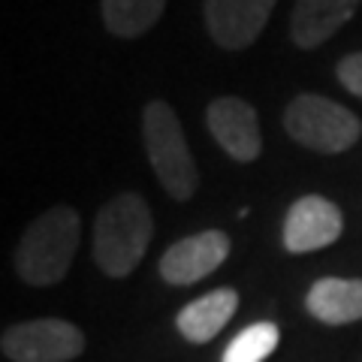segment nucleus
Returning a JSON list of instances; mask_svg holds the SVG:
<instances>
[{
    "label": "nucleus",
    "instance_id": "nucleus-12",
    "mask_svg": "<svg viewBox=\"0 0 362 362\" xmlns=\"http://www.w3.org/2000/svg\"><path fill=\"white\" fill-rule=\"evenodd\" d=\"M235 308H239V293L233 287H218L185 305L175 317V326L190 344H206L233 320Z\"/></svg>",
    "mask_w": 362,
    "mask_h": 362
},
{
    "label": "nucleus",
    "instance_id": "nucleus-6",
    "mask_svg": "<svg viewBox=\"0 0 362 362\" xmlns=\"http://www.w3.org/2000/svg\"><path fill=\"white\" fill-rule=\"evenodd\" d=\"M226 257H230V235L223 230H206L169 245L157 269H160V278L166 284L190 287L209 278L211 272H218Z\"/></svg>",
    "mask_w": 362,
    "mask_h": 362
},
{
    "label": "nucleus",
    "instance_id": "nucleus-15",
    "mask_svg": "<svg viewBox=\"0 0 362 362\" xmlns=\"http://www.w3.org/2000/svg\"><path fill=\"white\" fill-rule=\"evenodd\" d=\"M335 76L350 94L362 97V52H354V54H344L341 61L335 66Z\"/></svg>",
    "mask_w": 362,
    "mask_h": 362
},
{
    "label": "nucleus",
    "instance_id": "nucleus-3",
    "mask_svg": "<svg viewBox=\"0 0 362 362\" xmlns=\"http://www.w3.org/2000/svg\"><path fill=\"white\" fill-rule=\"evenodd\" d=\"M142 139H145V151L157 181L163 185V190L173 199L185 202L197 194L199 185V173L194 163V154L187 148L185 130L181 121L173 112V106L163 100H151L142 112Z\"/></svg>",
    "mask_w": 362,
    "mask_h": 362
},
{
    "label": "nucleus",
    "instance_id": "nucleus-4",
    "mask_svg": "<svg viewBox=\"0 0 362 362\" xmlns=\"http://www.w3.org/2000/svg\"><path fill=\"white\" fill-rule=\"evenodd\" d=\"M287 133L317 154H341L362 136L359 118L347 106L320 94H299L284 112Z\"/></svg>",
    "mask_w": 362,
    "mask_h": 362
},
{
    "label": "nucleus",
    "instance_id": "nucleus-13",
    "mask_svg": "<svg viewBox=\"0 0 362 362\" xmlns=\"http://www.w3.org/2000/svg\"><path fill=\"white\" fill-rule=\"evenodd\" d=\"M166 0H100L103 25L112 37L136 40L160 21Z\"/></svg>",
    "mask_w": 362,
    "mask_h": 362
},
{
    "label": "nucleus",
    "instance_id": "nucleus-2",
    "mask_svg": "<svg viewBox=\"0 0 362 362\" xmlns=\"http://www.w3.org/2000/svg\"><path fill=\"white\" fill-rule=\"evenodd\" d=\"M82 239V221L73 206H54L33 221L16 247V272L30 287H49L70 272Z\"/></svg>",
    "mask_w": 362,
    "mask_h": 362
},
{
    "label": "nucleus",
    "instance_id": "nucleus-10",
    "mask_svg": "<svg viewBox=\"0 0 362 362\" xmlns=\"http://www.w3.org/2000/svg\"><path fill=\"white\" fill-rule=\"evenodd\" d=\"M359 0H296L290 37L299 49H317L354 18Z\"/></svg>",
    "mask_w": 362,
    "mask_h": 362
},
{
    "label": "nucleus",
    "instance_id": "nucleus-8",
    "mask_svg": "<svg viewBox=\"0 0 362 362\" xmlns=\"http://www.w3.org/2000/svg\"><path fill=\"white\" fill-rule=\"evenodd\" d=\"M206 124L214 142L239 163H251L263 151L259 136V115L242 97H218L206 109Z\"/></svg>",
    "mask_w": 362,
    "mask_h": 362
},
{
    "label": "nucleus",
    "instance_id": "nucleus-5",
    "mask_svg": "<svg viewBox=\"0 0 362 362\" xmlns=\"http://www.w3.org/2000/svg\"><path fill=\"white\" fill-rule=\"evenodd\" d=\"M0 350L13 362H73L85 354V335L76 323L61 317H40L9 326Z\"/></svg>",
    "mask_w": 362,
    "mask_h": 362
},
{
    "label": "nucleus",
    "instance_id": "nucleus-14",
    "mask_svg": "<svg viewBox=\"0 0 362 362\" xmlns=\"http://www.w3.org/2000/svg\"><path fill=\"white\" fill-rule=\"evenodd\" d=\"M281 341V329L275 323H251L233 338L223 350V362H266Z\"/></svg>",
    "mask_w": 362,
    "mask_h": 362
},
{
    "label": "nucleus",
    "instance_id": "nucleus-7",
    "mask_svg": "<svg viewBox=\"0 0 362 362\" xmlns=\"http://www.w3.org/2000/svg\"><path fill=\"white\" fill-rule=\"evenodd\" d=\"M344 214L332 199L308 194L296 199L284 218V247L290 254H311L338 242Z\"/></svg>",
    "mask_w": 362,
    "mask_h": 362
},
{
    "label": "nucleus",
    "instance_id": "nucleus-11",
    "mask_svg": "<svg viewBox=\"0 0 362 362\" xmlns=\"http://www.w3.org/2000/svg\"><path fill=\"white\" fill-rule=\"evenodd\" d=\"M305 308L326 326H347L362 320V278H320L314 281Z\"/></svg>",
    "mask_w": 362,
    "mask_h": 362
},
{
    "label": "nucleus",
    "instance_id": "nucleus-1",
    "mask_svg": "<svg viewBox=\"0 0 362 362\" xmlns=\"http://www.w3.org/2000/svg\"><path fill=\"white\" fill-rule=\"evenodd\" d=\"M154 235L151 209L139 194H121L94 221V259L103 275L127 278L142 263Z\"/></svg>",
    "mask_w": 362,
    "mask_h": 362
},
{
    "label": "nucleus",
    "instance_id": "nucleus-9",
    "mask_svg": "<svg viewBox=\"0 0 362 362\" xmlns=\"http://www.w3.org/2000/svg\"><path fill=\"white\" fill-rule=\"evenodd\" d=\"M275 9V0H206V30L221 49L239 52L254 45Z\"/></svg>",
    "mask_w": 362,
    "mask_h": 362
}]
</instances>
